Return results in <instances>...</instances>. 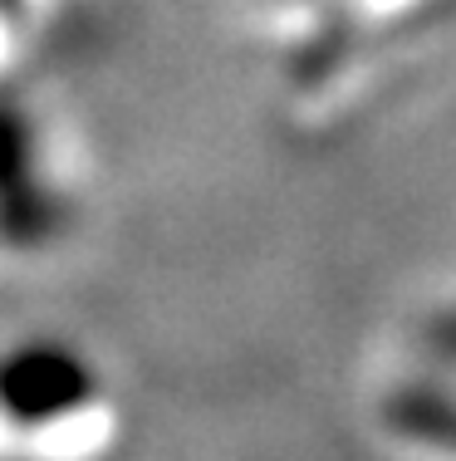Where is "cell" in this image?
<instances>
[{
	"label": "cell",
	"instance_id": "6da1fadb",
	"mask_svg": "<svg viewBox=\"0 0 456 461\" xmlns=\"http://www.w3.org/2000/svg\"><path fill=\"white\" fill-rule=\"evenodd\" d=\"M103 398L99 373L59 339H30L0 354V422L49 427L89 412Z\"/></svg>",
	"mask_w": 456,
	"mask_h": 461
}]
</instances>
